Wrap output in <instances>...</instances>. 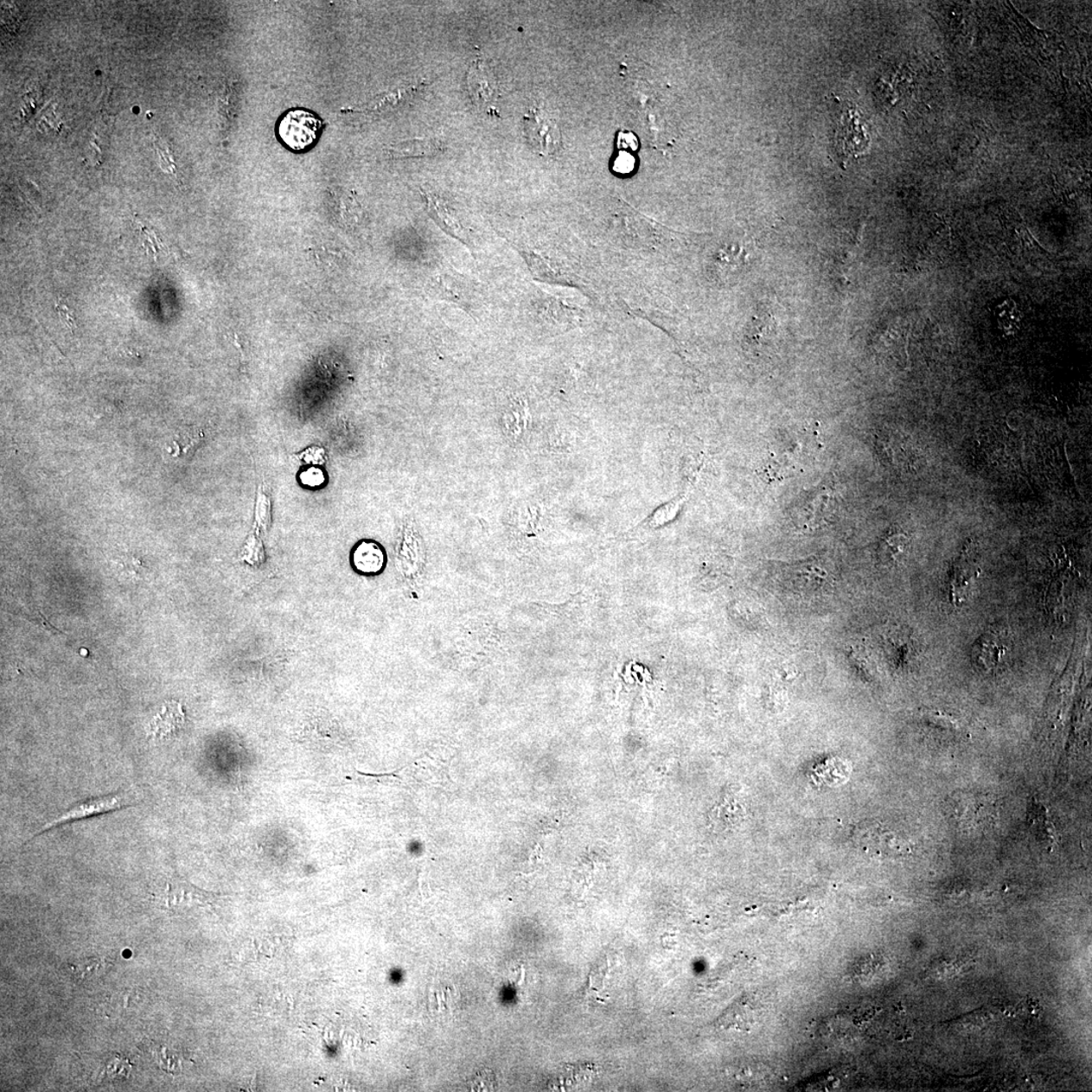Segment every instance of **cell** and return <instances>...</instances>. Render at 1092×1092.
I'll return each mask as SVG.
<instances>
[{
    "label": "cell",
    "mask_w": 1092,
    "mask_h": 1092,
    "mask_svg": "<svg viewBox=\"0 0 1092 1092\" xmlns=\"http://www.w3.org/2000/svg\"><path fill=\"white\" fill-rule=\"evenodd\" d=\"M523 131L528 145L540 156H552L562 148V132L556 119L548 117L540 107H533L524 116Z\"/></svg>",
    "instance_id": "277c9868"
},
{
    "label": "cell",
    "mask_w": 1092,
    "mask_h": 1092,
    "mask_svg": "<svg viewBox=\"0 0 1092 1092\" xmlns=\"http://www.w3.org/2000/svg\"><path fill=\"white\" fill-rule=\"evenodd\" d=\"M27 619L29 620V623H32L37 625L38 628L47 632H49V634L51 635H62L61 631H59L58 629L54 628V626L50 624L49 622H47V619L43 616V614H42L40 611H38V614H35L34 617H27Z\"/></svg>",
    "instance_id": "ffe728a7"
},
{
    "label": "cell",
    "mask_w": 1092,
    "mask_h": 1092,
    "mask_svg": "<svg viewBox=\"0 0 1092 1092\" xmlns=\"http://www.w3.org/2000/svg\"><path fill=\"white\" fill-rule=\"evenodd\" d=\"M426 86L427 83H418V85L415 86L398 88L396 91L389 93L383 95V97L374 100L371 105L364 107V110L358 112H381L389 110H395L397 107L403 106L406 104L410 103L411 100H413L416 98V95L419 94V93H421Z\"/></svg>",
    "instance_id": "5bb4252c"
},
{
    "label": "cell",
    "mask_w": 1092,
    "mask_h": 1092,
    "mask_svg": "<svg viewBox=\"0 0 1092 1092\" xmlns=\"http://www.w3.org/2000/svg\"><path fill=\"white\" fill-rule=\"evenodd\" d=\"M323 122L315 113L297 109L285 113L278 126L279 138L296 152H303L317 143Z\"/></svg>",
    "instance_id": "7a4b0ae2"
},
{
    "label": "cell",
    "mask_w": 1092,
    "mask_h": 1092,
    "mask_svg": "<svg viewBox=\"0 0 1092 1092\" xmlns=\"http://www.w3.org/2000/svg\"><path fill=\"white\" fill-rule=\"evenodd\" d=\"M56 310L59 314L60 319H61L65 326L69 328L71 331H73L76 328V324L74 321V315L73 314V312L70 311V309L67 306V303L63 301V298L61 297L58 298V301L56 303Z\"/></svg>",
    "instance_id": "d6986e66"
},
{
    "label": "cell",
    "mask_w": 1092,
    "mask_h": 1092,
    "mask_svg": "<svg viewBox=\"0 0 1092 1092\" xmlns=\"http://www.w3.org/2000/svg\"><path fill=\"white\" fill-rule=\"evenodd\" d=\"M467 82L475 105L481 109H492L499 98V86L496 76L486 60L476 58L470 63Z\"/></svg>",
    "instance_id": "ba28073f"
},
{
    "label": "cell",
    "mask_w": 1092,
    "mask_h": 1092,
    "mask_svg": "<svg viewBox=\"0 0 1092 1092\" xmlns=\"http://www.w3.org/2000/svg\"><path fill=\"white\" fill-rule=\"evenodd\" d=\"M424 202L427 208V212L437 224L447 234L463 243L467 240V232H465L463 225L459 222L452 208L446 205V202L440 199L438 195L425 192H422Z\"/></svg>",
    "instance_id": "30bf717a"
},
{
    "label": "cell",
    "mask_w": 1092,
    "mask_h": 1092,
    "mask_svg": "<svg viewBox=\"0 0 1092 1092\" xmlns=\"http://www.w3.org/2000/svg\"><path fill=\"white\" fill-rule=\"evenodd\" d=\"M907 542L909 540L903 533L888 534L880 546L881 558L888 563L897 562L906 551Z\"/></svg>",
    "instance_id": "e0dca14e"
},
{
    "label": "cell",
    "mask_w": 1092,
    "mask_h": 1092,
    "mask_svg": "<svg viewBox=\"0 0 1092 1092\" xmlns=\"http://www.w3.org/2000/svg\"><path fill=\"white\" fill-rule=\"evenodd\" d=\"M300 479L303 485L310 488L321 487L326 482L324 471L317 468H310L307 470H303Z\"/></svg>",
    "instance_id": "ac0fdd59"
},
{
    "label": "cell",
    "mask_w": 1092,
    "mask_h": 1092,
    "mask_svg": "<svg viewBox=\"0 0 1092 1092\" xmlns=\"http://www.w3.org/2000/svg\"><path fill=\"white\" fill-rule=\"evenodd\" d=\"M787 574L789 587L802 596L827 593L833 584L828 571L814 560L789 565Z\"/></svg>",
    "instance_id": "52a82bcc"
},
{
    "label": "cell",
    "mask_w": 1092,
    "mask_h": 1092,
    "mask_svg": "<svg viewBox=\"0 0 1092 1092\" xmlns=\"http://www.w3.org/2000/svg\"><path fill=\"white\" fill-rule=\"evenodd\" d=\"M1008 653V646L1004 635L999 632H987L976 642L972 659L978 667L990 672L1000 665Z\"/></svg>",
    "instance_id": "9c48e42d"
},
{
    "label": "cell",
    "mask_w": 1092,
    "mask_h": 1092,
    "mask_svg": "<svg viewBox=\"0 0 1092 1092\" xmlns=\"http://www.w3.org/2000/svg\"><path fill=\"white\" fill-rule=\"evenodd\" d=\"M999 799L976 791H957L947 798L944 813L958 831L980 834L992 831L999 819Z\"/></svg>",
    "instance_id": "6da1fadb"
},
{
    "label": "cell",
    "mask_w": 1092,
    "mask_h": 1092,
    "mask_svg": "<svg viewBox=\"0 0 1092 1092\" xmlns=\"http://www.w3.org/2000/svg\"><path fill=\"white\" fill-rule=\"evenodd\" d=\"M213 895L189 885L183 881L169 882L167 884L163 903L170 910L181 909L183 906L204 905L210 903Z\"/></svg>",
    "instance_id": "8fae6325"
},
{
    "label": "cell",
    "mask_w": 1092,
    "mask_h": 1092,
    "mask_svg": "<svg viewBox=\"0 0 1092 1092\" xmlns=\"http://www.w3.org/2000/svg\"><path fill=\"white\" fill-rule=\"evenodd\" d=\"M437 998L438 1010L439 1012H441L443 1011V1006H441V999H443L440 998L439 993H437Z\"/></svg>",
    "instance_id": "44dd1931"
},
{
    "label": "cell",
    "mask_w": 1092,
    "mask_h": 1092,
    "mask_svg": "<svg viewBox=\"0 0 1092 1092\" xmlns=\"http://www.w3.org/2000/svg\"><path fill=\"white\" fill-rule=\"evenodd\" d=\"M183 713L176 703H169L155 718L150 731L152 736L164 737L175 732L182 725Z\"/></svg>",
    "instance_id": "2e32d148"
},
{
    "label": "cell",
    "mask_w": 1092,
    "mask_h": 1092,
    "mask_svg": "<svg viewBox=\"0 0 1092 1092\" xmlns=\"http://www.w3.org/2000/svg\"><path fill=\"white\" fill-rule=\"evenodd\" d=\"M854 834L856 844L870 855L897 858L911 852L909 840L879 823H864L857 827Z\"/></svg>",
    "instance_id": "5b68a950"
},
{
    "label": "cell",
    "mask_w": 1092,
    "mask_h": 1092,
    "mask_svg": "<svg viewBox=\"0 0 1092 1092\" xmlns=\"http://www.w3.org/2000/svg\"><path fill=\"white\" fill-rule=\"evenodd\" d=\"M444 144L433 139H416L404 142L391 149L393 157H426L444 151Z\"/></svg>",
    "instance_id": "9a60e30c"
},
{
    "label": "cell",
    "mask_w": 1092,
    "mask_h": 1092,
    "mask_svg": "<svg viewBox=\"0 0 1092 1092\" xmlns=\"http://www.w3.org/2000/svg\"><path fill=\"white\" fill-rule=\"evenodd\" d=\"M354 568L363 574H377L384 568L385 553L381 547L373 541H363L358 545L352 554Z\"/></svg>",
    "instance_id": "4fadbf2b"
},
{
    "label": "cell",
    "mask_w": 1092,
    "mask_h": 1092,
    "mask_svg": "<svg viewBox=\"0 0 1092 1092\" xmlns=\"http://www.w3.org/2000/svg\"><path fill=\"white\" fill-rule=\"evenodd\" d=\"M869 135L866 124L861 113L854 107L846 105L835 130L834 148L841 159L857 157L866 151L869 146Z\"/></svg>",
    "instance_id": "8992f818"
},
{
    "label": "cell",
    "mask_w": 1092,
    "mask_h": 1092,
    "mask_svg": "<svg viewBox=\"0 0 1092 1092\" xmlns=\"http://www.w3.org/2000/svg\"><path fill=\"white\" fill-rule=\"evenodd\" d=\"M524 974H525V972H524V968H523V967H522V978H521V980H520V981H519V983H518V984H521V983L523 982V980H524Z\"/></svg>",
    "instance_id": "7402d4cb"
},
{
    "label": "cell",
    "mask_w": 1092,
    "mask_h": 1092,
    "mask_svg": "<svg viewBox=\"0 0 1092 1092\" xmlns=\"http://www.w3.org/2000/svg\"><path fill=\"white\" fill-rule=\"evenodd\" d=\"M133 801H131L128 793L126 792L113 793V795L87 799V801L76 803L73 807L64 810L62 814H60L56 817H54V819L50 821L45 823V825L42 826L37 832L32 834L31 839H29L26 841V844L33 839L39 837L40 834L50 831V829L55 828L59 826L67 825V823L73 821L89 819V817L93 816L113 813V811L133 807Z\"/></svg>",
    "instance_id": "3957f363"
},
{
    "label": "cell",
    "mask_w": 1092,
    "mask_h": 1092,
    "mask_svg": "<svg viewBox=\"0 0 1092 1092\" xmlns=\"http://www.w3.org/2000/svg\"><path fill=\"white\" fill-rule=\"evenodd\" d=\"M980 572L968 552H966L957 560L950 578V597L954 602L960 603L966 598L971 582L975 580Z\"/></svg>",
    "instance_id": "7c38bea8"
}]
</instances>
